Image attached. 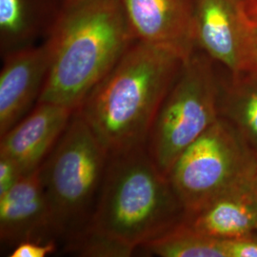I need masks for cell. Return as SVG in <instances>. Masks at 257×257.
<instances>
[{
	"label": "cell",
	"mask_w": 257,
	"mask_h": 257,
	"mask_svg": "<svg viewBox=\"0 0 257 257\" xmlns=\"http://www.w3.org/2000/svg\"><path fill=\"white\" fill-rule=\"evenodd\" d=\"M186 59L135 40L77 111L110 155L146 145L156 114Z\"/></svg>",
	"instance_id": "6da1fadb"
},
{
	"label": "cell",
	"mask_w": 257,
	"mask_h": 257,
	"mask_svg": "<svg viewBox=\"0 0 257 257\" xmlns=\"http://www.w3.org/2000/svg\"><path fill=\"white\" fill-rule=\"evenodd\" d=\"M50 67L38 102L77 110L135 41L119 0L66 5L45 38Z\"/></svg>",
	"instance_id": "7a4b0ae2"
},
{
	"label": "cell",
	"mask_w": 257,
	"mask_h": 257,
	"mask_svg": "<svg viewBox=\"0 0 257 257\" xmlns=\"http://www.w3.org/2000/svg\"><path fill=\"white\" fill-rule=\"evenodd\" d=\"M185 217L168 177L146 145L110 155L91 228L136 251Z\"/></svg>",
	"instance_id": "3957f363"
},
{
	"label": "cell",
	"mask_w": 257,
	"mask_h": 257,
	"mask_svg": "<svg viewBox=\"0 0 257 257\" xmlns=\"http://www.w3.org/2000/svg\"><path fill=\"white\" fill-rule=\"evenodd\" d=\"M109 159L110 153L75 110L40 166L55 235L66 241L90 225Z\"/></svg>",
	"instance_id": "277c9868"
},
{
	"label": "cell",
	"mask_w": 257,
	"mask_h": 257,
	"mask_svg": "<svg viewBox=\"0 0 257 257\" xmlns=\"http://www.w3.org/2000/svg\"><path fill=\"white\" fill-rule=\"evenodd\" d=\"M256 165V156L219 117L176 159L167 177L189 216L249 187Z\"/></svg>",
	"instance_id": "5b68a950"
},
{
	"label": "cell",
	"mask_w": 257,
	"mask_h": 257,
	"mask_svg": "<svg viewBox=\"0 0 257 257\" xmlns=\"http://www.w3.org/2000/svg\"><path fill=\"white\" fill-rule=\"evenodd\" d=\"M210 58L194 52L185 61L148 136V153L166 176L184 151L219 118L220 84Z\"/></svg>",
	"instance_id": "8992f818"
},
{
	"label": "cell",
	"mask_w": 257,
	"mask_h": 257,
	"mask_svg": "<svg viewBox=\"0 0 257 257\" xmlns=\"http://www.w3.org/2000/svg\"><path fill=\"white\" fill-rule=\"evenodd\" d=\"M135 40L165 47L186 60L196 49L194 0H119Z\"/></svg>",
	"instance_id": "52a82bcc"
},
{
	"label": "cell",
	"mask_w": 257,
	"mask_h": 257,
	"mask_svg": "<svg viewBox=\"0 0 257 257\" xmlns=\"http://www.w3.org/2000/svg\"><path fill=\"white\" fill-rule=\"evenodd\" d=\"M0 73V136L37 105L46 82L50 48L46 39L3 55Z\"/></svg>",
	"instance_id": "ba28073f"
},
{
	"label": "cell",
	"mask_w": 257,
	"mask_h": 257,
	"mask_svg": "<svg viewBox=\"0 0 257 257\" xmlns=\"http://www.w3.org/2000/svg\"><path fill=\"white\" fill-rule=\"evenodd\" d=\"M74 111L54 103L38 102L1 136L0 156L16 162L24 175L36 171L55 148Z\"/></svg>",
	"instance_id": "9c48e42d"
},
{
	"label": "cell",
	"mask_w": 257,
	"mask_h": 257,
	"mask_svg": "<svg viewBox=\"0 0 257 257\" xmlns=\"http://www.w3.org/2000/svg\"><path fill=\"white\" fill-rule=\"evenodd\" d=\"M196 47L238 77L247 73L239 0H194Z\"/></svg>",
	"instance_id": "30bf717a"
},
{
	"label": "cell",
	"mask_w": 257,
	"mask_h": 257,
	"mask_svg": "<svg viewBox=\"0 0 257 257\" xmlns=\"http://www.w3.org/2000/svg\"><path fill=\"white\" fill-rule=\"evenodd\" d=\"M47 234L55 235L39 167L0 196V237L15 248L27 240L46 241L41 237Z\"/></svg>",
	"instance_id": "8fae6325"
},
{
	"label": "cell",
	"mask_w": 257,
	"mask_h": 257,
	"mask_svg": "<svg viewBox=\"0 0 257 257\" xmlns=\"http://www.w3.org/2000/svg\"><path fill=\"white\" fill-rule=\"evenodd\" d=\"M184 220L215 238L257 239L256 198L249 186L222 196Z\"/></svg>",
	"instance_id": "7c38bea8"
},
{
	"label": "cell",
	"mask_w": 257,
	"mask_h": 257,
	"mask_svg": "<svg viewBox=\"0 0 257 257\" xmlns=\"http://www.w3.org/2000/svg\"><path fill=\"white\" fill-rule=\"evenodd\" d=\"M64 6L65 0H0L2 55L46 38Z\"/></svg>",
	"instance_id": "4fadbf2b"
},
{
	"label": "cell",
	"mask_w": 257,
	"mask_h": 257,
	"mask_svg": "<svg viewBox=\"0 0 257 257\" xmlns=\"http://www.w3.org/2000/svg\"><path fill=\"white\" fill-rule=\"evenodd\" d=\"M219 117L226 120L257 157V76L232 77L227 88L220 86Z\"/></svg>",
	"instance_id": "5bb4252c"
},
{
	"label": "cell",
	"mask_w": 257,
	"mask_h": 257,
	"mask_svg": "<svg viewBox=\"0 0 257 257\" xmlns=\"http://www.w3.org/2000/svg\"><path fill=\"white\" fill-rule=\"evenodd\" d=\"M142 248L161 257H229L226 240L200 232L185 220Z\"/></svg>",
	"instance_id": "9a60e30c"
},
{
	"label": "cell",
	"mask_w": 257,
	"mask_h": 257,
	"mask_svg": "<svg viewBox=\"0 0 257 257\" xmlns=\"http://www.w3.org/2000/svg\"><path fill=\"white\" fill-rule=\"evenodd\" d=\"M67 250L81 256L128 257L135 250L88 226L82 231L65 241Z\"/></svg>",
	"instance_id": "2e32d148"
},
{
	"label": "cell",
	"mask_w": 257,
	"mask_h": 257,
	"mask_svg": "<svg viewBox=\"0 0 257 257\" xmlns=\"http://www.w3.org/2000/svg\"><path fill=\"white\" fill-rule=\"evenodd\" d=\"M56 243L51 239L48 241L27 240L19 243L12 250L11 257H45L56 250Z\"/></svg>",
	"instance_id": "e0dca14e"
},
{
	"label": "cell",
	"mask_w": 257,
	"mask_h": 257,
	"mask_svg": "<svg viewBox=\"0 0 257 257\" xmlns=\"http://www.w3.org/2000/svg\"><path fill=\"white\" fill-rule=\"evenodd\" d=\"M23 175L16 162L0 156V196L8 193Z\"/></svg>",
	"instance_id": "ac0fdd59"
},
{
	"label": "cell",
	"mask_w": 257,
	"mask_h": 257,
	"mask_svg": "<svg viewBox=\"0 0 257 257\" xmlns=\"http://www.w3.org/2000/svg\"><path fill=\"white\" fill-rule=\"evenodd\" d=\"M242 18V17H241ZM243 20V19H242ZM244 43L247 73L257 76V27L244 22Z\"/></svg>",
	"instance_id": "d6986e66"
},
{
	"label": "cell",
	"mask_w": 257,
	"mask_h": 257,
	"mask_svg": "<svg viewBox=\"0 0 257 257\" xmlns=\"http://www.w3.org/2000/svg\"><path fill=\"white\" fill-rule=\"evenodd\" d=\"M229 257H257V239L226 240Z\"/></svg>",
	"instance_id": "ffe728a7"
},
{
	"label": "cell",
	"mask_w": 257,
	"mask_h": 257,
	"mask_svg": "<svg viewBox=\"0 0 257 257\" xmlns=\"http://www.w3.org/2000/svg\"><path fill=\"white\" fill-rule=\"evenodd\" d=\"M239 8L244 22L257 27V0H239Z\"/></svg>",
	"instance_id": "44dd1931"
},
{
	"label": "cell",
	"mask_w": 257,
	"mask_h": 257,
	"mask_svg": "<svg viewBox=\"0 0 257 257\" xmlns=\"http://www.w3.org/2000/svg\"><path fill=\"white\" fill-rule=\"evenodd\" d=\"M250 188H251V191H252V193L254 194L257 200V165L255 171L253 173V175H252V179H251V182H250Z\"/></svg>",
	"instance_id": "7402d4cb"
},
{
	"label": "cell",
	"mask_w": 257,
	"mask_h": 257,
	"mask_svg": "<svg viewBox=\"0 0 257 257\" xmlns=\"http://www.w3.org/2000/svg\"><path fill=\"white\" fill-rule=\"evenodd\" d=\"M79 1H82V0H65V6H66V5H71V4H74V3L79 2Z\"/></svg>",
	"instance_id": "603a6c76"
}]
</instances>
